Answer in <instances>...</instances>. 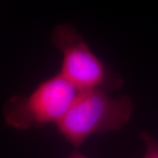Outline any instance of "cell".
Listing matches in <instances>:
<instances>
[{"mask_svg":"<svg viewBox=\"0 0 158 158\" xmlns=\"http://www.w3.org/2000/svg\"><path fill=\"white\" fill-rule=\"evenodd\" d=\"M134 110L127 95L112 97L106 90L94 89L79 91L57 129L75 148L90 136L117 131L128 123Z\"/></svg>","mask_w":158,"mask_h":158,"instance_id":"1","label":"cell"},{"mask_svg":"<svg viewBox=\"0 0 158 158\" xmlns=\"http://www.w3.org/2000/svg\"><path fill=\"white\" fill-rule=\"evenodd\" d=\"M79 91L60 74L42 81L29 95H16L3 108L5 122L14 129L56 125L75 101Z\"/></svg>","mask_w":158,"mask_h":158,"instance_id":"2","label":"cell"},{"mask_svg":"<svg viewBox=\"0 0 158 158\" xmlns=\"http://www.w3.org/2000/svg\"><path fill=\"white\" fill-rule=\"evenodd\" d=\"M51 42L62 53L59 74L78 91L101 89L109 93L121 88V77L110 70L92 52L83 35L72 25L56 27Z\"/></svg>","mask_w":158,"mask_h":158,"instance_id":"3","label":"cell"},{"mask_svg":"<svg viewBox=\"0 0 158 158\" xmlns=\"http://www.w3.org/2000/svg\"><path fill=\"white\" fill-rule=\"evenodd\" d=\"M140 136L146 144V153L143 158H158V141L146 132H142Z\"/></svg>","mask_w":158,"mask_h":158,"instance_id":"4","label":"cell"},{"mask_svg":"<svg viewBox=\"0 0 158 158\" xmlns=\"http://www.w3.org/2000/svg\"><path fill=\"white\" fill-rule=\"evenodd\" d=\"M67 158H88L87 156H84L83 154H81L78 151H77V150H75L72 154H70L69 156Z\"/></svg>","mask_w":158,"mask_h":158,"instance_id":"5","label":"cell"}]
</instances>
